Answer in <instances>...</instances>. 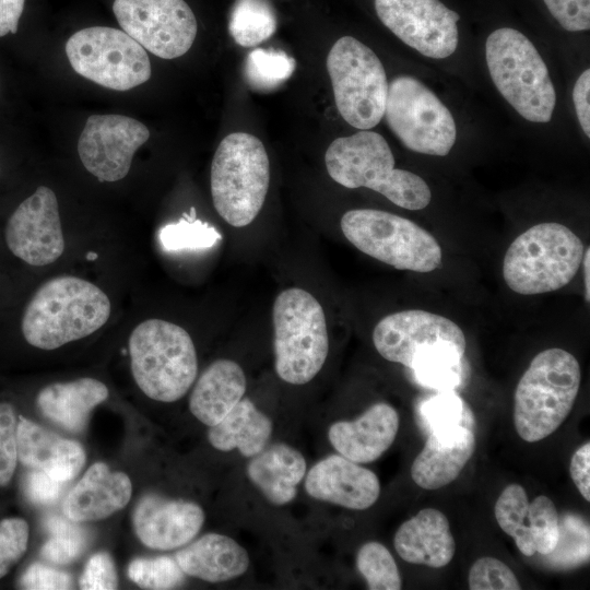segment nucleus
Returning a JSON list of instances; mask_svg holds the SVG:
<instances>
[{"mask_svg":"<svg viewBox=\"0 0 590 590\" xmlns=\"http://www.w3.org/2000/svg\"><path fill=\"white\" fill-rule=\"evenodd\" d=\"M590 70L586 69L575 83L573 101L579 123L585 134L590 137Z\"/></svg>","mask_w":590,"mask_h":590,"instance_id":"nucleus-49","label":"nucleus"},{"mask_svg":"<svg viewBox=\"0 0 590 590\" xmlns=\"http://www.w3.org/2000/svg\"><path fill=\"white\" fill-rule=\"evenodd\" d=\"M30 528L22 518H4L0 521V578L25 554Z\"/></svg>","mask_w":590,"mask_h":590,"instance_id":"nucleus-42","label":"nucleus"},{"mask_svg":"<svg viewBox=\"0 0 590 590\" xmlns=\"http://www.w3.org/2000/svg\"><path fill=\"white\" fill-rule=\"evenodd\" d=\"M66 54L76 73L115 91L143 84L152 72L145 49L126 32L113 27L78 31L68 39Z\"/></svg>","mask_w":590,"mask_h":590,"instance_id":"nucleus-12","label":"nucleus"},{"mask_svg":"<svg viewBox=\"0 0 590 590\" xmlns=\"http://www.w3.org/2000/svg\"><path fill=\"white\" fill-rule=\"evenodd\" d=\"M274 368L283 381L309 382L322 368L329 352L326 316L309 292L291 287L273 305Z\"/></svg>","mask_w":590,"mask_h":590,"instance_id":"nucleus-8","label":"nucleus"},{"mask_svg":"<svg viewBox=\"0 0 590 590\" xmlns=\"http://www.w3.org/2000/svg\"><path fill=\"white\" fill-rule=\"evenodd\" d=\"M149 138V129L131 117L93 115L80 135L78 153L99 181H118L127 176L134 153Z\"/></svg>","mask_w":590,"mask_h":590,"instance_id":"nucleus-16","label":"nucleus"},{"mask_svg":"<svg viewBox=\"0 0 590 590\" xmlns=\"http://www.w3.org/2000/svg\"><path fill=\"white\" fill-rule=\"evenodd\" d=\"M306 474V460L295 448L274 444L251 457L247 465L250 482L273 505L283 506L297 495Z\"/></svg>","mask_w":590,"mask_h":590,"instance_id":"nucleus-27","label":"nucleus"},{"mask_svg":"<svg viewBox=\"0 0 590 590\" xmlns=\"http://www.w3.org/2000/svg\"><path fill=\"white\" fill-rule=\"evenodd\" d=\"M17 459L62 483L74 479L85 463L81 444L62 438L20 415L16 426Z\"/></svg>","mask_w":590,"mask_h":590,"instance_id":"nucleus-22","label":"nucleus"},{"mask_svg":"<svg viewBox=\"0 0 590 590\" xmlns=\"http://www.w3.org/2000/svg\"><path fill=\"white\" fill-rule=\"evenodd\" d=\"M305 489L318 500L364 510L377 502L380 483L373 471L341 455H331L309 470Z\"/></svg>","mask_w":590,"mask_h":590,"instance_id":"nucleus-19","label":"nucleus"},{"mask_svg":"<svg viewBox=\"0 0 590 590\" xmlns=\"http://www.w3.org/2000/svg\"><path fill=\"white\" fill-rule=\"evenodd\" d=\"M110 300L95 284L71 275L45 282L22 318V333L33 346L55 350L102 328L110 316Z\"/></svg>","mask_w":590,"mask_h":590,"instance_id":"nucleus-1","label":"nucleus"},{"mask_svg":"<svg viewBox=\"0 0 590 590\" xmlns=\"http://www.w3.org/2000/svg\"><path fill=\"white\" fill-rule=\"evenodd\" d=\"M129 578L143 589L166 590L180 586L185 573L170 556L138 557L128 566Z\"/></svg>","mask_w":590,"mask_h":590,"instance_id":"nucleus-38","label":"nucleus"},{"mask_svg":"<svg viewBox=\"0 0 590 590\" xmlns=\"http://www.w3.org/2000/svg\"><path fill=\"white\" fill-rule=\"evenodd\" d=\"M324 163L329 176L343 187L375 190L408 210H422L430 202L425 180L396 168L388 142L377 132L361 130L335 139L327 149Z\"/></svg>","mask_w":590,"mask_h":590,"instance_id":"nucleus-2","label":"nucleus"},{"mask_svg":"<svg viewBox=\"0 0 590 590\" xmlns=\"http://www.w3.org/2000/svg\"><path fill=\"white\" fill-rule=\"evenodd\" d=\"M485 56L495 86L516 111L529 121L548 122L556 93L548 69L530 39L515 28H498L486 39Z\"/></svg>","mask_w":590,"mask_h":590,"instance_id":"nucleus-6","label":"nucleus"},{"mask_svg":"<svg viewBox=\"0 0 590 590\" xmlns=\"http://www.w3.org/2000/svg\"><path fill=\"white\" fill-rule=\"evenodd\" d=\"M373 343L387 361L410 368L421 356L442 349L465 353L461 328L452 320L421 309L390 314L373 331Z\"/></svg>","mask_w":590,"mask_h":590,"instance_id":"nucleus-14","label":"nucleus"},{"mask_svg":"<svg viewBox=\"0 0 590 590\" xmlns=\"http://www.w3.org/2000/svg\"><path fill=\"white\" fill-rule=\"evenodd\" d=\"M295 64V60L282 50L257 48L248 54L245 76L253 88L270 91L293 74Z\"/></svg>","mask_w":590,"mask_h":590,"instance_id":"nucleus-35","label":"nucleus"},{"mask_svg":"<svg viewBox=\"0 0 590 590\" xmlns=\"http://www.w3.org/2000/svg\"><path fill=\"white\" fill-rule=\"evenodd\" d=\"M545 562L568 569L589 562V524L579 515L565 514L559 518V538Z\"/></svg>","mask_w":590,"mask_h":590,"instance_id":"nucleus-33","label":"nucleus"},{"mask_svg":"<svg viewBox=\"0 0 590 590\" xmlns=\"http://www.w3.org/2000/svg\"><path fill=\"white\" fill-rule=\"evenodd\" d=\"M25 0H0V37L17 32Z\"/></svg>","mask_w":590,"mask_h":590,"instance_id":"nucleus-50","label":"nucleus"},{"mask_svg":"<svg viewBox=\"0 0 590 590\" xmlns=\"http://www.w3.org/2000/svg\"><path fill=\"white\" fill-rule=\"evenodd\" d=\"M474 449L471 427L457 425L430 430L411 465L412 480L424 489L444 487L459 476Z\"/></svg>","mask_w":590,"mask_h":590,"instance_id":"nucleus-20","label":"nucleus"},{"mask_svg":"<svg viewBox=\"0 0 590 590\" xmlns=\"http://www.w3.org/2000/svg\"><path fill=\"white\" fill-rule=\"evenodd\" d=\"M393 544L403 560L432 568L448 565L456 552L449 521L436 508H424L404 521L394 534Z\"/></svg>","mask_w":590,"mask_h":590,"instance_id":"nucleus-24","label":"nucleus"},{"mask_svg":"<svg viewBox=\"0 0 590 590\" xmlns=\"http://www.w3.org/2000/svg\"><path fill=\"white\" fill-rule=\"evenodd\" d=\"M132 484L127 474L95 462L70 491L64 503L66 517L74 522L97 521L122 509L130 500Z\"/></svg>","mask_w":590,"mask_h":590,"instance_id":"nucleus-23","label":"nucleus"},{"mask_svg":"<svg viewBox=\"0 0 590 590\" xmlns=\"http://www.w3.org/2000/svg\"><path fill=\"white\" fill-rule=\"evenodd\" d=\"M340 226L359 251L398 270L426 273L441 262L436 238L397 214L374 209L350 210L341 217Z\"/></svg>","mask_w":590,"mask_h":590,"instance_id":"nucleus-9","label":"nucleus"},{"mask_svg":"<svg viewBox=\"0 0 590 590\" xmlns=\"http://www.w3.org/2000/svg\"><path fill=\"white\" fill-rule=\"evenodd\" d=\"M131 371L141 391L161 402L182 398L194 382L198 359L189 333L176 323L148 319L129 338Z\"/></svg>","mask_w":590,"mask_h":590,"instance_id":"nucleus-4","label":"nucleus"},{"mask_svg":"<svg viewBox=\"0 0 590 590\" xmlns=\"http://www.w3.org/2000/svg\"><path fill=\"white\" fill-rule=\"evenodd\" d=\"M583 252V243L567 226L540 223L510 244L503 276L507 286L521 295L554 292L574 279Z\"/></svg>","mask_w":590,"mask_h":590,"instance_id":"nucleus-5","label":"nucleus"},{"mask_svg":"<svg viewBox=\"0 0 590 590\" xmlns=\"http://www.w3.org/2000/svg\"><path fill=\"white\" fill-rule=\"evenodd\" d=\"M531 535L536 553L550 554L559 538V515L552 502L545 495L536 496L529 504Z\"/></svg>","mask_w":590,"mask_h":590,"instance_id":"nucleus-40","label":"nucleus"},{"mask_svg":"<svg viewBox=\"0 0 590 590\" xmlns=\"http://www.w3.org/2000/svg\"><path fill=\"white\" fill-rule=\"evenodd\" d=\"M275 11L269 0H235L228 32L243 47H255L275 32Z\"/></svg>","mask_w":590,"mask_h":590,"instance_id":"nucleus-30","label":"nucleus"},{"mask_svg":"<svg viewBox=\"0 0 590 590\" xmlns=\"http://www.w3.org/2000/svg\"><path fill=\"white\" fill-rule=\"evenodd\" d=\"M17 416L12 404L0 402V487L12 479L17 463Z\"/></svg>","mask_w":590,"mask_h":590,"instance_id":"nucleus-43","label":"nucleus"},{"mask_svg":"<svg viewBox=\"0 0 590 590\" xmlns=\"http://www.w3.org/2000/svg\"><path fill=\"white\" fill-rule=\"evenodd\" d=\"M108 397L107 387L94 378L51 384L43 388L36 403L44 416L67 430L84 429L92 410Z\"/></svg>","mask_w":590,"mask_h":590,"instance_id":"nucleus-28","label":"nucleus"},{"mask_svg":"<svg viewBox=\"0 0 590 590\" xmlns=\"http://www.w3.org/2000/svg\"><path fill=\"white\" fill-rule=\"evenodd\" d=\"M590 444L587 441L578 448L570 459V477L580 495L590 502Z\"/></svg>","mask_w":590,"mask_h":590,"instance_id":"nucleus-48","label":"nucleus"},{"mask_svg":"<svg viewBox=\"0 0 590 590\" xmlns=\"http://www.w3.org/2000/svg\"><path fill=\"white\" fill-rule=\"evenodd\" d=\"M553 17L567 31L590 28V0H543Z\"/></svg>","mask_w":590,"mask_h":590,"instance_id":"nucleus-45","label":"nucleus"},{"mask_svg":"<svg viewBox=\"0 0 590 590\" xmlns=\"http://www.w3.org/2000/svg\"><path fill=\"white\" fill-rule=\"evenodd\" d=\"M113 11L123 32L163 59L185 55L197 35L196 16L184 0H115Z\"/></svg>","mask_w":590,"mask_h":590,"instance_id":"nucleus-13","label":"nucleus"},{"mask_svg":"<svg viewBox=\"0 0 590 590\" xmlns=\"http://www.w3.org/2000/svg\"><path fill=\"white\" fill-rule=\"evenodd\" d=\"M79 586L83 590L117 589V571L114 560L108 553H96L88 559L80 578Z\"/></svg>","mask_w":590,"mask_h":590,"instance_id":"nucleus-44","label":"nucleus"},{"mask_svg":"<svg viewBox=\"0 0 590 590\" xmlns=\"http://www.w3.org/2000/svg\"><path fill=\"white\" fill-rule=\"evenodd\" d=\"M400 418L393 406L379 402L369 406L355 421H339L328 430L333 448L356 463L377 460L393 444Z\"/></svg>","mask_w":590,"mask_h":590,"instance_id":"nucleus-21","label":"nucleus"},{"mask_svg":"<svg viewBox=\"0 0 590 590\" xmlns=\"http://www.w3.org/2000/svg\"><path fill=\"white\" fill-rule=\"evenodd\" d=\"M529 504L526 489L512 483L502 492L494 507L498 526L515 540L518 550L527 557L536 553L531 535Z\"/></svg>","mask_w":590,"mask_h":590,"instance_id":"nucleus-31","label":"nucleus"},{"mask_svg":"<svg viewBox=\"0 0 590 590\" xmlns=\"http://www.w3.org/2000/svg\"><path fill=\"white\" fill-rule=\"evenodd\" d=\"M158 237L166 251L206 249L222 238L216 228L196 217L194 208L179 221L163 226Z\"/></svg>","mask_w":590,"mask_h":590,"instance_id":"nucleus-34","label":"nucleus"},{"mask_svg":"<svg viewBox=\"0 0 590 590\" xmlns=\"http://www.w3.org/2000/svg\"><path fill=\"white\" fill-rule=\"evenodd\" d=\"M418 414L429 432L457 425L471 427L473 421L471 410L453 390L437 391L421 403Z\"/></svg>","mask_w":590,"mask_h":590,"instance_id":"nucleus-37","label":"nucleus"},{"mask_svg":"<svg viewBox=\"0 0 590 590\" xmlns=\"http://www.w3.org/2000/svg\"><path fill=\"white\" fill-rule=\"evenodd\" d=\"M272 422L249 399H241L208 432L209 442L220 451L237 449L251 458L262 451L272 435Z\"/></svg>","mask_w":590,"mask_h":590,"instance_id":"nucleus-29","label":"nucleus"},{"mask_svg":"<svg viewBox=\"0 0 590 590\" xmlns=\"http://www.w3.org/2000/svg\"><path fill=\"white\" fill-rule=\"evenodd\" d=\"M356 567L370 590H400L402 580L390 551L379 542L363 544L356 554Z\"/></svg>","mask_w":590,"mask_h":590,"instance_id":"nucleus-36","label":"nucleus"},{"mask_svg":"<svg viewBox=\"0 0 590 590\" xmlns=\"http://www.w3.org/2000/svg\"><path fill=\"white\" fill-rule=\"evenodd\" d=\"M580 366L569 352L552 347L536 354L514 396V425L527 442L553 434L569 415L580 387Z\"/></svg>","mask_w":590,"mask_h":590,"instance_id":"nucleus-3","label":"nucleus"},{"mask_svg":"<svg viewBox=\"0 0 590 590\" xmlns=\"http://www.w3.org/2000/svg\"><path fill=\"white\" fill-rule=\"evenodd\" d=\"M26 493L30 499L36 504L52 503L60 494V482L35 470L27 476Z\"/></svg>","mask_w":590,"mask_h":590,"instance_id":"nucleus-47","label":"nucleus"},{"mask_svg":"<svg viewBox=\"0 0 590 590\" xmlns=\"http://www.w3.org/2000/svg\"><path fill=\"white\" fill-rule=\"evenodd\" d=\"M337 108L352 127L368 130L385 114L388 81L377 55L352 36L339 38L327 57Z\"/></svg>","mask_w":590,"mask_h":590,"instance_id":"nucleus-10","label":"nucleus"},{"mask_svg":"<svg viewBox=\"0 0 590 590\" xmlns=\"http://www.w3.org/2000/svg\"><path fill=\"white\" fill-rule=\"evenodd\" d=\"M463 356L455 350H437L418 357L410 369L420 385L437 391H450L461 382Z\"/></svg>","mask_w":590,"mask_h":590,"instance_id":"nucleus-32","label":"nucleus"},{"mask_svg":"<svg viewBox=\"0 0 590 590\" xmlns=\"http://www.w3.org/2000/svg\"><path fill=\"white\" fill-rule=\"evenodd\" d=\"M246 376L234 361L217 359L199 377L189 399V410L211 427L223 420L244 398Z\"/></svg>","mask_w":590,"mask_h":590,"instance_id":"nucleus-26","label":"nucleus"},{"mask_svg":"<svg viewBox=\"0 0 590 590\" xmlns=\"http://www.w3.org/2000/svg\"><path fill=\"white\" fill-rule=\"evenodd\" d=\"M384 116L391 131L413 152L445 156L456 142L451 113L415 78L400 75L389 83Z\"/></svg>","mask_w":590,"mask_h":590,"instance_id":"nucleus-11","label":"nucleus"},{"mask_svg":"<svg viewBox=\"0 0 590 590\" xmlns=\"http://www.w3.org/2000/svg\"><path fill=\"white\" fill-rule=\"evenodd\" d=\"M375 10L399 39L426 57L442 59L457 49L460 15L439 0H375Z\"/></svg>","mask_w":590,"mask_h":590,"instance_id":"nucleus-15","label":"nucleus"},{"mask_svg":"<svg viewBox=\"0 0 590 590\" xmlns=\"http://www.w3.org/2000/svg\"><path fill=\"white\" fill-rule=\"evenodd\" d=\"M471 590H519L520 582L514 571L500 559L484 556L476 559L469 570Z\"/></svg>","mask_w":590,"mask_h":590,"instance_id":"nucleus-41","label":"nucleus"},{"mask_svg":"<svg viewBox=\"0 0 590 590\" xmlns=\"http://www.w3.org/2000/svg\"><path fill=\"white\" fill-rule=\"evenodd\" d=\"M204 517L196 503L149 494L139 500L132 522L144 545L166 551L190 542L201 530Z\"/></svg>","mask_w":590,"mask_h":590,"instance_id":"nucleus-18","label":"nucleus"},{"mask_svg":"<svg viewBox=\"0 0 590 590\" xmlns=\"http://www.w3.org/2000/svg\"><path fill=\"white\" fill-rule=\"evenodd\" d=\"M590 250L589 247L583 252L582 262H583V274H585V298L586 302L589 303L590 298V280H589V263H590Z\"/></svg>","mask_w":590,"mask_h":590,"instance_id":"nucleus-51","label":"nucleus"},{"mask_svg":"<svg viewBox=\"0 0 590 590\" xmlns=\"http://www.w3.org/2000/svg\"><path fill=\"white\" fill-rule=\"evenodd\" d=\"M46 526L52 536L40 550L44 558L63 565L72 562L82 553L85 546V535L73 520L68 517L67 519L50 517Z\"/></svg>","mask_w":590,"mask_h":590,"instance_id":"nucleus-39","label":"nucleus"},{"mask_svg":"<svg viewBox=\"0 0 590 590\" xmlns=\"http://www.w3.org/2000/svg\"><path fill=\"white\" fill-rule=\"evenodd\" d=\"M4 238L10 251L31 266L43 267L59 259L64 238L55 192L38 187L10 216Z\"/></svg>","mask_w":590,"mask_h":590,"instance_id":"nucleus-17","label":"nucleus"},{"mask_svg":"<svg viewBox=\"0 0 590 590\" xmlns=\"http://www.w3.org/2000/svg\"><path fill=\"white\" fill-rule=\"evenodd\" d=\"M20 587L28 590H63L72 588L69 574L39 563L32 564L20 579Z\"/></svg>","mask_w":590,"mask_h":590,"instance_id":"nucleus-46","label":"nucleus"},{"mask_svg":"<svg viewBox=\"0 0 590 590\" xmlns=\"http://www.w3.org/2000/svg\"><path fill=\"white\" fill-rule=\"evenodd\" d=\"M185 575L216 583L237 578L249 567L247 551L235 540L208 533L176 553Z\"/></svg>","mask_w":590,"mask_h":590,"instance_id":"nucleus-25","label":"nucleus"},{"mask_svg":"<svg viewBox=\"0 0 590 590\" xmlns=\"http://www.w3.org/2000/svg\"><path fill=\"white\" fill-rule=\"evenodd\" d=\"M269 184V157L257 137L234 132L220 142L211 165V194L225 222L249 225L264 203Z\"/></svg>","mask_w":590,"mask_h":590,"instance_id":"nucleus-7","label":"nucleus"},{"mask_svg":"<svg viewBox=\"0 0 590 590\" xmlns=\"http://www.w3.org/2000/svg\"><path fill=\"white\" fill-rule=\"evenodd\" d=\"M96 257H97L96 253H88V255H87V259H88V260H93V259H95Z\"/></svg>","mask_w":590,"mask_h":590,"instance_id":"nucleus-52","label":"nucleus"}]
</instances>
